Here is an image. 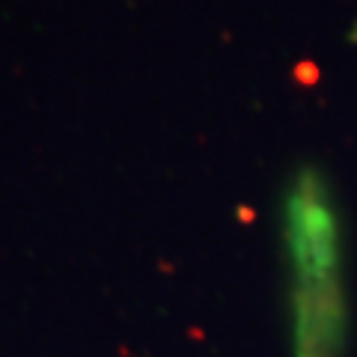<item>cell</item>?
<instances>
[{"mask_svg":"<svg viewBox=\"0 0 357 357\" xmlns=\"http://www.w3.org/2000/svg\"><path fill=\"white\" fill-rule=\"evenodd\" d=\"M327 205L325 185L304 173L286 200V241L295 262V357H336L343 327L327 318V307L343 309L340 295V241Z\"/></svg>","mask_w":357,"mask_h":357,"instance_id":"1","label":"cell"}]
</instances>
